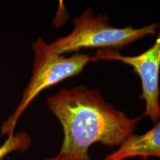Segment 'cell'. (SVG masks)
Segmentation results:
<instances>
[{
    "instance_id": "obj_1",
    "label": "cell",
    "mask_w": 160,
    "mask_h": 160,
    "mask_svg": "<svg viewBox=\"0 0 160 160\" xmlns=\"http://www.w3.org/2000/svg\"><path fill=\"white\" fill-rule=\"evenodd\" d=\"M50 111L63 129L59 153L71 160H91L88 150L99 142L119 146L134 133L142 116L128 117L104 99L98 88H62L47 99Z\"/></svg>"
},
{
    "instance_id": "obj_2",
    "label": "cell",
    "mask_w": 160,
    "mask_h": 160,
    "mask_svg": "<svg viewBox=\"0 0 160 160\" xmlns=\"http://www.w3.org/2000/svg\"><path fill=\"white\" fill-rule=\"evenodd\" d=\"M32 50L34 60L31 79L17 108L2 125L1 134L7 137L14 134L19 118L42 91L79 74L89 62H96L90 53H75L69 57L59 54L41 37L32 44Z\"/></svg>"
},
{
    "instance_id": "obj_3",
    "label": "cell",
    "mask_w": 160,
    "mask_h": 160,
    "mask_svg": "<svg viewBox=\"0 0 160 160\" xmlns=\"http://www.w3.org/2000/svg\"><path fill=\"white\" fill-rule=\"evenodd\" d=\"M73 23V29L69 34L51 43L53 49L59 54L79 53L84 48L118 51L143 37L154 35L159 26L157 23H152L138 28L131 25L117 28L110 25L107 16H96L91 8L76 17Z\"/></svg>"
},
{
    "instance_id": "obj_4",
    "label": "cell",
    "mask_w": 160,
    "mask_h": 160,
    "mask_svg": "<svg viewBox=\"0 0 160 160\" xmlns=\"http://www.w3.org/2000/svg\"><path fill=\"white\" fill-rule=\"evenodd\" d=\"M96 62L99 60L119 61L131 66L141 81L140 99L145 104L142 117H148L153 123L159 119V72H160V31L153 45L137 56H125L111 49L97 50L93 56Z\"/></svg>"
},
{
    "instance_id": "obj_5",
    "label": "cell",
    "mask_w": 160,
    "mask_h": 160,
    "mask_svg": "<svg viewBox=\"0 0 160 160\" xmlns=\"http://www.w3.org/2000/svg\"><path fill=\"white\" fill-rule=\"evenodd\" d=\"M135 157L145 160L155 157L160 160V109L158 121L151 130L142 134L131 135L103 160H126Z\"/></svg>"
},
{
    "instance_id": "obj_6",
    "label": "cell",
    "mask_w": 160,
    "mask_h": 160,
    "mask_svg": "<svg viewBox=\"0 0 160 160\" xmlns=\"http://www.w3.org/2000/svg\"><path fill=\"white\" fill-rule=\"evenodd\" d=\"M31 142V137L25 132H19L7 137L0 146V160H2L6 156L13 152L28 151Z\"/></svg>"
},
{
    "instance_id": "obj_7",
    "label": "cell",
    "mask_w": 160,
    "mask_h": 160,
    "mask_svg": "<svg viewBox=\"0 0 160 160\" xmlns=\"http://www.w3.org/2000/svg\"><path fill=\"white\" fill-rule=\"evenodd\" d=\"M43 160H71V159H68V157H65L64 155H62L60 154L59 153H58V154L57 156H55V157L47 158V159H45Z\"/></svg>"
}]
</instances>
